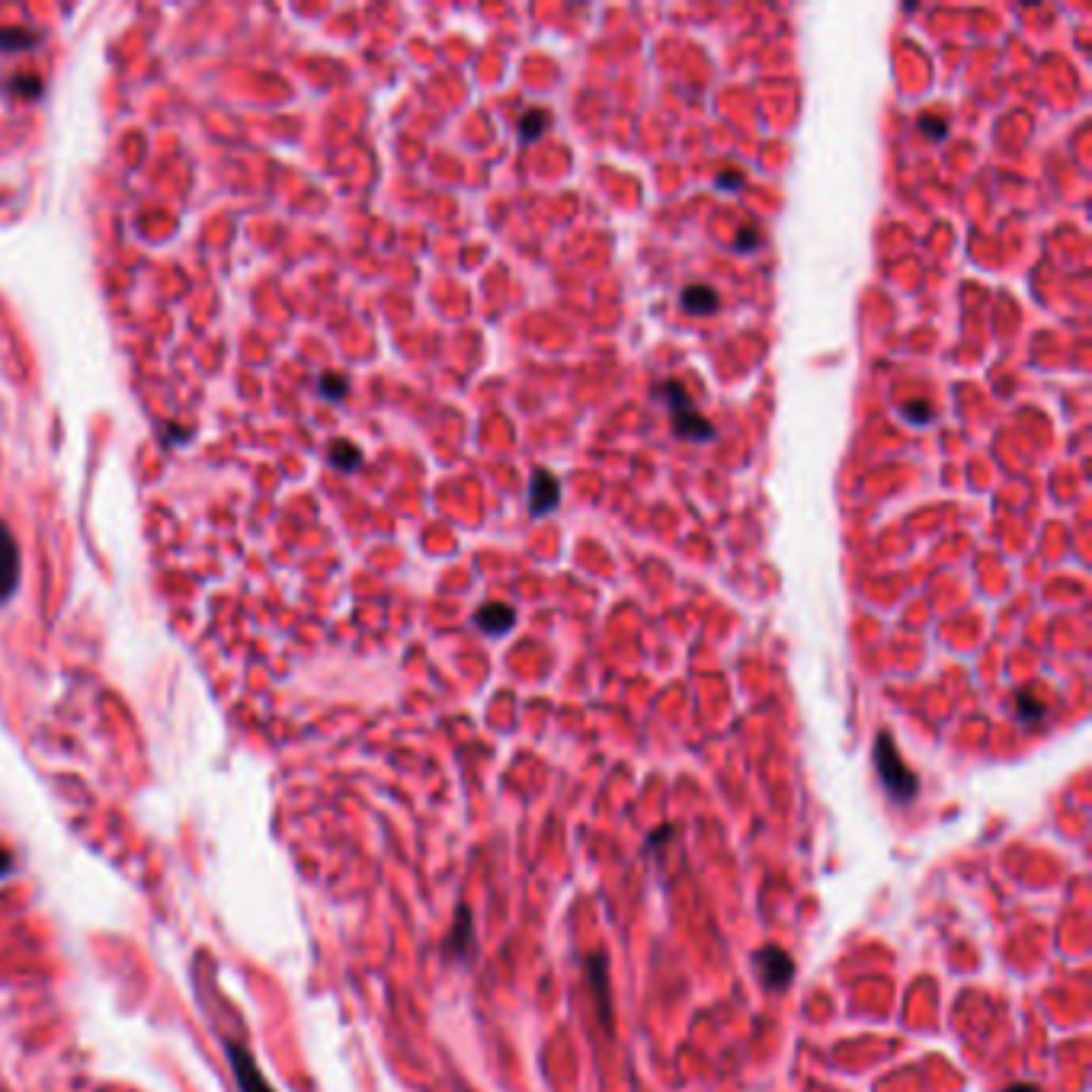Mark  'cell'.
I'll return each instance as SVG.
<instances>
[{
    "label": "cell",
    "mask_w": 1092,
    "mask_h": 1092,
    "mask_svg": "<svg viewBox=\"0 0 1092 1092\" xmlns=\"http://www.w3.org/2000/svg\"><path fill=\"white\" fill-rule=\"evenodd\" d=\"M875 769H878V782L881 788L888 791V798L894 804H910L916 794H919V778L916 772L903 763L900 750H897V740L891 731H878L875 737Z\"/></svg>",
    "instance_id": "obj_1"
},
{
    "label": "cell",
    "mask_w": 1092,
    "mask_h": 1092,
    "mask_svg": "<svg viewBox=\"0 0 1092 1092\" xmlns=\"http://www.w3.org/2000/svg\"><path fill=\"white\" fill-rule=\"evenodd\" d=\"M225 1054H228V1063H231V1073H234V1082L240 1092H276L269 1086V1079L263 1076L259 1063L253 1060V1054L237 1044V1041H228L225 1044Z\"/></svg>",
    "instance_id": "obj_2"
},
{
    "label": "cell",
    "mask_w": 1092,
    "mask_h": 1092,
    "mask_svg": "<svg viewBox=\"0 0 1092 1092\" xmlns=\"http://www.w3.org/2000/svg\"><path fill=\"white\" fill-rule=\"evenodd\" d=\"M753 962H756V974L763 978V984L769 990H778L785 984H791L794 978V962H791V954L778 945H763L756 954H753Z\"/></svg>",
    "instance_id": "obj_3"
},
{
    "label": "cell",
    "mask_w": 1092,
    "mask_h": 1092,
    "mask_svg": "<svg viewBox=\"0 0 1092 1092\" xmlns=\"http://www.w3.org/2000/svg\"><path fill=\"white\" fill-rule=\"evenodd\" d=\"M20 587V544L14 532L0 522V603H7Z\"/></svg>",
    "instance_id": "obj_4"
},
{
    "label": "cell",
    "mask_w": 1092,
    "mask_h": 1092,
    "mask_svg": "<svg viewBox=\"0 0 1092 1092\" xmlns=\"http://www.w3.org/2000/svg\"><path fill=\"white\" fill-rule=\"evenodd\" d=\"M558 500H561V484H558V478H555L552 471L538 468V471L532 475V490H529V506H532V513H535V516H544L549 509L558 506Z\"/></svg>",
    "instance_id": "obj_5"
},
{
    "label": "cell",
    "mask_w": 1092,
    "mask_h": 1092,
    "mask_svg": "<svg viewBox=\"0 0 1092 1092\" xmlns=\"http://www.w3.org/2000/svg\"><path fill=\"white\" fill-rule=\"evenodd\" d=\"M587 981H590V990H593V997H596V1013H599L603 1025H612L609 968H606V959H603V954H590V962H587Z\"/></svg>",
    "instance_id": "obj_6"
},
{
    "label": "cell",
    "mask_w": 1092,
    "mask_h": 1092,
    "mask_svg": "<svg viewBox=\"0 0 1092 1092\" xmlns=\"http://www.w3.org/2000/svg\"><path fill=\"white\" fill-rule=\"evenodd\" d=\"M475 951V919H471V910L468 907H459L455 913V926L446 938V954H452V959L465 962L468 954Z\"/></svg>",
    "instance_id": "obj_7"
},
{
    "label": "cell",
    "mask_w": 1092,
    "mask_h": 1092,
    "mask_svg": "<svg viewBox=\"0 0 1092 1092\" xmlns=\"http://www.w3.org/2000/svg\"><path fill=\"white\" fill-rule=\"evenodd\" d=\"M478 628L490 638H500L506 631H513L516 625V609L513 606H503V603H484L475 615Z\"/></svg>",
    "instance_id": "obj_8"
},
{
    "label": "cell",
    "mask_w": 1092,
    "mask_h": 1092,
    "mask_svg": "<svg viewBox=\"0 0 1092 1092\" xmlns=\"http://www.w3.org/2000/svg\"><path fill=\"white\" fill-rule=\"evenodd\" d=\"M673 433L686 436V440H696V443H709L715 436V427L705 417L696 414V407H686V411L673 414Z\"/></svg>",
    "instance_id": "obj_9"
},
{
    "label": "cell",
    "mask_w": 1092,
    "mask_h": 1092,
    "mask_svg": "<svg viewBox=\"0 0 1092 1092\" xmlns=\"http://www.w3.org/2000/svg\"><path fill=\"white\" fill-rule=\"evenodd\" d=\"M42 42V33L26 26H0V52H30Z\"/></svg>",
    "instance_id": "obj_10"
},
{
    "label": "cell",
    "mask_w": 1092,
    "mask_h": 1092,
    "mask_svg": "<svg viewBox=\"0 0 1092 1092\" xmlns=\"http://www.w3.org/2000/svg\"><path fill=\"white\" fill-rule=\"evenodd\" d=\"M682 308H686L690 315H712L718 308V292L709 289V286H690L686 292H682Z\"/></svg>",
    "instance_id": "obj_11"
},
{
    "label": "cell",
    "mask_w": 1092,
    "mask_h": 1092,
    "mask_svg": "<svg viewBox=\"0 0 1092 1092\" xmlns=\"http://www.w3.org/2000/svg\"><path fill=\"white\" fill-rule=\"evenodd\" d=\"M327 459H330V465L334 468H340V471H356L359 465H362V452L353 446V443H334L330 449H327Z\"/></svg>",
    "instance_id": "obj_12"
},
{
    "label": "cell",
    "mask_w": 1092,
    "mask_h": 1092,
    "mask_svg": "<svg viewBox=\"0 0 1092 1092\" xmlns=\"http://www.w3.org/2000/svg\"><path fill=\"white\" fill-rule=\"evenodd\" d=\"M544 128H549V112H544V109H529L519 119V139L522 142H535V139H541Z\"/></svg>",
    "instance_id": "obj_13"
},
{
    "label": "cell",
    "mask_w": 1092,
    "mask_h": 1092,
    "mask_svg": "<svg viewBox=\"0 0 1092 1092\" xmlns=\"http://www.w3.org/2000/svg\"><path fill=\"white\" fill-rule=\"evenodd\" d=\"M318 391H321L327 400H343L346 391H350V381H346L343 375H337V372H324V375L318 378Z\"/></svg>",
    "instance_id": "obj_14"
},
{
    "label": "cell",
    "mask_w": 1092,
    "mask_h": 1092,
    "mask_svg": "<svg viewBox=\"0 0 1092 1092\" xmlns=\"http://www.w3.org/2000/svg\"><path fill=\"white\" fill-rule=\"evenodd\" d=\"M7 90L17 93V96H42V80L33 77V74H17L7 80Z\"/></svg>",
    "instance_id": "obj_15"
},
{
    "label": "cell",
    "mask_w": 1092,
    "mask_h": 1092,
    "mask_svg": "<svg viewBox=\"0 0 1092 1092\" xmlns=\"http://www.w3.org/2000/svg\"><path fill=\"white\" fill-rule=\"evenodd\" d=\"M1016 712H1019L1022 721H1035V718L1044 715V705H1041L1032 693H1022V696L1016 699Z\"/></svg>",
    "instance_id": "obj_16"
},
{
    "label": "cell",
    "mask_w": 1092,
    "mask_h": 1092,
    "mask_svg": "<svg viewBox=\"0 0 1092 1092\" xmlns=\"http://www.w3.org/2000/svg\"><path fill=\"white\" fill-rule=\"evenodd\" d=\"M903 414H907V420L926 427L932 420V407H929V400H910V404H903Z\"/></svg>",
    "instance_id": "obj_17"
},
{
    "label": "cell",
    "mask_w": 1092,
    "mask_h": 1092,
    "mask_svg": "<svg viewBox=\"0 0 1092 1092\" xmlns=\"http://www.w3.org/2000/svg\"><path fill=\"white\" fill-rule=\"evenodd\" d=\"M919 128H923L926 139H932V142L945 139V122L935 119V115H923V119H919Z\"/></svg>",
    "instance_id": "obj_18"
},
{
    "label": "cell",
    "mask_w": 1092,
    "mask_h": 1092,
    "mask_svg": "<svg viewBox=\"0 0 1092 1092\" xmlns=\"http://www.w3.org/2000/svg\"><path fill=\"white\" fill-rule=\"evenodd\" d=\"M756 244H759V234H756V228H744V234L737 237V244H734V247H737L740 253H747V250H753Z\"/></svg>",
    "instance_id": "obj_19"
},
{
    "label": "cell",
    "mask_w": 1092,
    "mask_h": 1092,
    "mask_svg": "<svg viewBox=\"0 0 1092 1092\" xmlns=\"http://www.w3.org/2000/svg\"><path fill=\"white\" fill-rule=\"evenodd\" d=\"M14 872V856L7 849H0V878H7Z\"/></svg>",
    "instance_id": "obj_20"
},
{
    "label": "cell",
    "mask_w": 1092,
    "mask_h": 1092,
    "mask_svg": "<svg viewBox=\"0 0 1092 1092\" xmlns=\"http://www.w3.org/2000/svg\"><path fill=\"white\" fill-rule=\"evenodd\" d=\"M740 180H744L740 174H721V186H724V190H731V186H740Z\"/></svg>",
    "instance_id": "obj_21"
},
{
    "label": "cell",
    "mask_w": 1092,
    "mask_h": 1092,
    "mask_svg": "<svg viewBox=\"0 0 1092 1092\" xmlns=\"http://www.w3.org/2000/svg\"><path fill=\"white\" fill-rule=\"evenodd\" d=\"M1006 1092H1041V1089H1038L1035 1082H1013Z\"/></svg>",
    "instance_id": "obj_22"
}]
</instances>
